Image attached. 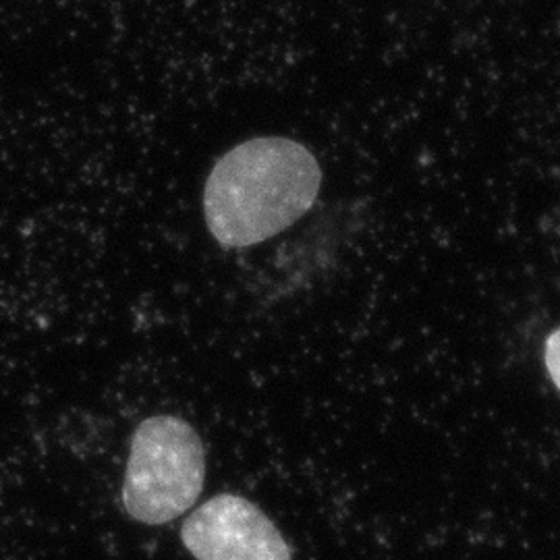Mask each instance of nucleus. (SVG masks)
Masks as SVG:
<instances>
[{"label": "nucleus", "mask_w": 560, "mask_h": 560, "mask_svg": "<svg viewBox=\"0 0 560 560\" xmlns=\"http://www.w3.org/2000/svg\"><path fill=\"white\" fill-rule=\"evenodd\" d=\"M320 185V164L298 141H243L219 159L206 179V226L226 249L258 245L305 217Z\"/></svg>", "instance_id": "obj_1"}, {"label": "nucleus", "mask_w": 560, "mask_h": 560, "mask_svg": "<svg viewBox=\"0 0 560 560\" xmlns=\"http://www.w3.org/2000/svg\"><path fill=\"white\" fill-rule=\"evenodd\" d=\"M206 453L198 432L175 416L141 421L131 439L122 504L145 525H164L189 511L203 490Z\"/></svg>", "instance_id": "obj_2"}, {"label": "nucleus", "mask_w": 560, "mask_h": 560, "mask_svg": "<svg viewBox=\"0 0 560 560\" xmlns=\"http://www.w3.org/2000/svg\"><path fill=\"white\" fill-rule=\"evenodd\" d=\"M180 540L198 560H291L279 527L237 494L201 504L183 523Z\"/></svg>", "instance_id": "obj_3"}, {"label": "nucleus", "mask_w": 560, "mask_h": 560, "mask_svg": "<svg viewBox=\"0 0 560 560\" xmlns=\"http://www.w3.org/2000/svg\"><path fill=\"white\" fill-rule=\"evenodd\" d=\"M544 361H546V370H548L550 378L560 390V328L546 340Z\"/></svg>", "instance_id": "obj_4"}]
</instances>
